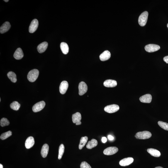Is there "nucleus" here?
I'll use <instances>...</instances> for the list:
<instances>
[{
  "label": "nucleus",
  "instance_id": "f257e3e1",
  "mask_svg": "<svg viewBox=\"0 0 168 168\" xmlns=\"http://www.w3.org/2000/svg\"><path fill=\"white\" fill-rule=\"evenodd\" d=\"M39 75V71L37 69H34L29 72L27 76L28 80L30 82H33L36 80Z\"/></svg>",
  "mask_w": 168,
  "mask_h": 168
},
{
  "label": "nucleus",
  "instance_id": "f03ea898",
  "mask_svg": "<svg viewBox=\"0 0 168 168\" xmlns=\"http://www.w3.org/2000/svg\"><path fill=\"white\" fill-rule=\"evenodd\" d=\"M152 136V134L150 132L145 131L142 132H139L137 133L135 136L137 139L141 140H145L150 138Z\"/></svg>",
  "mask_w": 168,
  "mask_h": 168
},
{
  "label": "nucleus",
  "instance_id": "7ed1b4c3",
  "mask_svg": "<svg viewBox=\"0 0 168 168\" xmlns=\"http://www.w3.org/2000/svg\"><path fill=\"white\" fill-rule=\"evenodd\" d=\"M149 13L147 11L143 12L139 16L138 23L140 26L143 27L146 24L148 18Z\"/></svg>",
  "mask_w": 168,
  "mask_h": 168
},
{
  "label": "nucleus",
  "instance_id": "20e7f679",
  "mask_svg": "<svg viewBox=\"0 0 168 168\" xmlns=\"http://www.w3.org/2000/svg\"><path fill=\"white\" fill-rule=\"evenodd\" d=\"M119 106L118 105L113 104L106 106L104 110L107 113H112L118 111L119 110Z\"/></svg>",
  "mask_w": 168,
  "mask_h": 168
},
{
  "label": "nucleus",
  "instance_id": "39448f33",
  "mask_svg": "<svg viewBox=\"0 0 168 168\" xmlns=\"http://www.w3.org/2000/svg\"><path fill=\"white\" fill-rule=\"evenodd\" d=\"M160 48L159 45L154 44H150L146 45L145 49L146 51L149 52H153L158 50Z\"/></svg>",
  "mask_w": 168,
  "mask_h": 168
},
{
  "label": "nucleus",
  "instance_id": "423d86ee",
  "mask_svg": "<svg viewBox=\"0 0 168 168\" xmlns=\"http://www.w3.org/2000/svg\"><path fill=\"white\" fill-rule=\"evenodd\" d=\"M45 103L43 101H42L36 103L33 106V111L35 113H37L43 109L45 106Z\"/></svg>",
  "mask_w": 168,
  "mask_h": 168
},
{
  "label": "nucleus",
  "instance_id": "0eeeda50",
  "mask_svg": "<svg viewBox=\"0 0 168 168\" xmlns=\"http://www.w3.org/2000/svg\"><path fill=\"white\" fill-rule=\"evenodd\" d=\"M118 151V147H110L105 149L103 151V153L105 155H111L116 153Z\"/></svg>",
  "mask_w": 168,
  "mask_h": 168
},
{
  "label": "nucleus",
  "instance_id": "6e6552de",
  "mask_svg": "<svg viewBox=\"0 0 168 168\" xmlns=\"http://www.w3.org/2000/svg\"><path fill=\"white\" fill-rule=\"evenodd\" d=\"M39 23L38 20L35 19H34L31 22L30 25L29 31L30 33H33L37 30L38 26Z\"/></svg>",
  "mask_w": 168,
  "mask_h": 168
},
{
  "label": "nucleus",
  "instance_id": "1a4fd4ad",
  "mask_svg": "<svg viewBox=\"0 0 168 168\" xmlns=\"http://www.w3.org/2000/svg\"><path fill=\"white\" fill-rule=\"evenodd\" d=\"M79 94L82 96L87 92L88 86L86 83L84 82H81L79 83Z\"/></svg>",
  "mask_w": 168,
  "mask_h": 168
},
{
  "label": "nucleus",
  "instance_id": "9d476101",
  "mask_svg": "<svg viewBox=\"0 0 168 168\" xmlns=\"http://www.w3.org/2000/svg\"><path fill=\"white\" fill-rule=\"evenodd\" d=\"M133 161L134 159L132 157L125 158L120 161L119 164L122 166H127L131 164Z\"/></svg>",
  "mask_w": 168,
  "mask_h": 168
},
{
  "label": "nucleus",
  "instance_id": "9b49d317",
  "mask_svg": "<svg viewBox=\"0 0 168 168\" xmlns=\"http://www.w3.org/2000/svg\"><path fill=\"white\" fill-rule=\"evenodd\" d=\"M69 84L67 81H64L61 83L59 90L61 94H64L67 92Z\"/></svg>",
  "mask_w": 168,
  "mask_h": 168
},
{
  "label": "nucleus",
  "instance_id": "f8f14e48",
  "mask_svg": "<svg viewBox=\"0 0 168 168\" xmlns=\"http://www.w3.org/2000/svg\"><path fill=\"white\" fill-rule=\"evenodd\" d=\"M11 25L8 22H6L2 25L0 28V33L3 34L6 33L11 28Z\"/></svg>",
  "mask_w": 168,
  "mask_h": 168
},
{
  "label": "nucleus",
  "instance_id": "ddd939ff",
  "mask_svg": "<svg viewBox=\"0 0 168 168\" xmlns=\"http://www.w3.org/2000/svg\"><path fill=\"white\" fill-rule=\"evenodd\" d=\"M105 87L108 88H113L115 87L117 85V83L116 80L111 79H108L105 81L103 83Z\"/></svg>",
  "mask_w": 168,
  "mask_h": 168
},
{
  "label": "nucleus",
  "instance_id": "4468645a",
  "mask_svg": "<svg viewBox=\"0 0 168 168\" xmlns=\"http://www.w3.org/2000/svg\"><path fill=\"white\" fill-rule=\"evenodd\" d=\"M34 143V140L33 137L32 136L28 137L25 142V147L27 149H29L33 146Z\"/></svg>",
  "mask_w": 168,
  "mask_h": 168
},
{
  "label": "nucleus",
  "instance_id": "2eb2a0df",
  "mask_svg": "<svg viewBox=\"0 0 168 168\" xmlns=\"http://www.w3.org/2000/svg\"><path fill=\"white\" fill-rule=\"evenodd\" d=\"M141 102L145 103H150L152 100V96L150 94H146L142 96L140 98Z\"/></svg>",
  "mask_w": 168,
  "mask_h": 168
},
{
  "label": "nucleus",
  "instance_id": "dca6fc26",
  "mask_svg": "<svg viewBox=\"0 0 168 168\" xmlns=\"http://www.w3.org/2000/svg\"><path fill=\"white\" fill-rule=\"evenodd\" d=\"M48 46V43L47 42H44L40 43L37 47V50L40 53L44 52Z\"/></svg>",
  "mask_w": 168,
  "mask_h": 168
},
{
  "label": "nucleus",
  "instance_id": "f3484780",
  "mask_svg": "<svg viewBox=\"0 0 168 168\" xmlns=\"http://www.w3.org/2000/svg\"><path fill=\"white\" fill-rule=\"evenodd\" d=\"M24 54L22 49L19 48L15 51L13 57L14 58L17 60H19L23 58Z\"/></svg>",
  "mask_w": 168,
  "mask_h": 168
},
{
  "label": "nucleus",
  "instance_id": "a211bd4d",
  "mask_svg": "<svg viewBox=\"0 0 168 168\" xmlns=\"http://www.w3.org/2000/svg\"><path fill=\"white\" fill-rule=\"evenodd\" d=\"M111 54L108 50L105 51L100 56V59L102 61H105L109 60L111 57Z\"/></svg>",
  "mask_w": 168,
  "mask_h": 168
},
{
  "label": "nucleus",
  "instance_id": "6ab92c4d",
  "mask_svg": "<svg viewBox=\"0 0 168 168\" xmlns=\"http://www.w3.org/2000/svg\"><path fill=\"white\" fill-rule=\"evenodd\" d=\"M147 151L152 156L159 157L161 156L160 152L157 149L152 148L148 149H147Z\"/></svg>",
  "mask_w": 168,
  "mask_h": 168
},
{
  "label": "nucleus",
  "instance_id": "aec40b11",
  "mask_svg": "<svg viewBox=\"0 0 168 168\" xmlns=\"http://www.w3.org/2000/svg\"><path fill=\"white\" fill-rule=\"evenodd\" d=\"M49 146L47 144H45L42 146L41 151L42 156L44 158L46 157L48 153Z\"/></svg>",
  "mask_w": 168,
  "mask_h": 168
},
{
  "label": "nucleus",
  "instance_id": "412c9836",
  "mask_svg": "<svg viewBox=\"0 0 168 168\" xmlns=\"http://www.w3.org/2000/svg\"><path fill=\"white\" fill-rule=\"evenodd\" d=\"M82 119V117L81 114L79 112L73 114L72 116V119L73 123H76L81 122Z\"/></svg>",
  "mask_w": 168,
  "mask_h": 168
},
{
  "label": "nucleus",
  "instance_id": "4be33fe9",
  "mask_svg": "<svg viewBox=\"0 0 168 168\" xmlns=\"http://www.w3.org/2000/svg\"><path fill=\"white\" fill-rule=\"evenodd\" d=\"M61 50L63 53L65 55L67 54L69 52V47L68 45L65 42H62L60 45Z\"/></svg>",
  "mask_w": 168,
  "mask_h": 168
},
{
  "label": "nucleus",
  "instance_id": "5701e85b",
  "mask_svg": "<svg viewBox=\"0 0 168 168\" xmlns=\"http://www.w3.org/2000/svg\"><path fill=\"white\" fill-rule=\"evenodd\" d=\"M98 144L97 141L95 139H93L91 141H90L86 145V148L88 149H91L96 146Z\"/></svg>",
  "mask_w": 168,
  "mask_h": 168
},
{
  "label": "nucleus",
  "instance_id": "b1692460",
  "mask_svg": "<svg viewBox=\"0 0 168 168\" xmlns=\"http://www.w3.org/2000/svg\"><path fill=\"white\" fill-rule=\"evenodd\" d=\"M88 139L87 136L83 137L81 138L79 145V149H82L84 146L88 141Z\"/></svg>",
  "mask_w": 168,
  "mask_h": 168
},
{
  "label": "nucleus",
  "instance_id": "393cba45",
  "mask_svg": "<svg viewBox=\"0 0 168 168\" xmlns=\"http://www.w3.org/2000/svg\"><path fill=\"white\" fill-rule=\"evenodd\" d=\"M8 77L12 82L16 83L17 81L16 75L14 73L10 71L7 74Z\"/></svg>",
  "mask_w": 168,
  "mask_h": 168
},
{
  "label": "nucleus",
  "instance_id": "a878e982",
  "mask_svg": "<svg viewBox=\"0 0 168 168\" xmlns=\"http://www.w3.org/2000/svg\"><path fill=\"white\" fill-rule=\"evenodd\" d=\"M11 108L12 109L15 110V111H18L20 108V105L18 102L14 101L11 103L10 105Z\"/></svg>",
  "mask_w": 168,
  "mask_h": 168
},
{
  "label": "nucleus",
  "instance_id": "bb28decb",
  "mask_svg": "<svg viewBox=\"0 0 168 168\" xmlns=\"http://www.w3.org/2000/svg\"><path fill=\"white\" fill-rule=\"evenodd\" d=\"M64 147L63 144H61L59 147V155L58 158L60 159L62 158L63 155L64 153Z\"/></svg>",
  "mask_w": 168,
  "mask_h": 168
},
{
  "label": "nucleus",
  "instance_id": "cd10ccee",
  "mask_svg": "<svg viewBox=\"0 0 168 168\" xmlns=\"http://www.w3.org/2000/svg\"><path fill=\"white\" fill-rule=\"evenodd\" d=\"M12 135V132L11 131L5 132L3 133L1 136V139L2 140H6V139L11 136Z\"/></svg>",
  "mask_w": 168,
  "mask_h": 168
},
{
  "label": "nucleus",
  "instance_id": "c85d7f7f",
  "mask_svg": "<svg viewBox=\"0 0 168 168\" xmlns=\"http://www.w3.org/2000/svg\"><path fill=\"white\" fill-rule=\"evenodd\" d=\"M158 124L161 128L164 130L168 131V124L162 121H159Z\"/></svg>",
  "mask_w": 168,
  "mask_h": 168
},
{
  "label": "nucleus",
  "instance_id": "c756f323",
  "mask_svg": "<svg viewBox=\"0 0 168 168\" xmlns=\"http://www.w3.org/2000/svg\"><path fill=\"white\" fill-rule=\"evenodd\" d=\"M0 123H1V125L2 127H4L9 125V122L7 119L4 118L2 119L1 120Z\"/></svg>",
  "mask_w": 168,
  "mask_h": 168
},
{
  "label": "nucleus",
  "instance_id": "7c9ffc66",
  "mask_svg": "<svg viewBox=\"0 0 168 168\" xmlns=\"http://www.w3.org/2000/svg\"><path fill=\"white\" fill-rule=\"evenodd\" d=\"M80 168H91V166L87 162L84 161L80 164Z\"/></svg>",
  "mask_w": 168,
  "mask_h": 168
},
{
  "label": "nucleus",
  "instance_id": "2f4dec72",
  "mask_svg": "<svg viewBox=\"0 0 168 168\" xmlns=\"http://www.w3.org/2000/svg\"><path fill=\"white\" fill-rule=\"evenodd\" d=\"M101 141L103 143H105L106 142L107 140L106 137H104L102 138Z\"/></svg>",
  "mask_w": 168,
  "mask_h": 168
},
{
  "label": "nucleus",
  "instance_id": "473e14b6",
  "mask_svg": "<svg viewBox=\"0 0 168 168\" xmlns=\"http://www.w3.org/2000/svg\"><path fill=\"white\" fill-rule=\"evenodd\" d=\"M164 60L167 64H168V56H166L164 58Z\"/></svg>",
  "mask_w": 168,
  "mask_h": 168
},
{
  "label": "nucleus",
  "instance_id": "72a5a7b5",
  "mask_svg": "<svg viewBox=\"0 0 168 168\" xmlns=\"http://www.w3.org/2000/svg\"><path fill=\"white\" fill-rule=\"evenodd\" d=\"M108 138L109 140H113L114 139V137L111 135H109L108 136Z\"/></svg>",
  "mask_w": 168,
  "mask_h": 168
},
{
  "label": "nucleus",
  "instance_id": "f704fd0d",
  "mask_svg": "<svg viewBox=\"0 0 168 168\" xmlns=\"http://www.w3.org/2000/svg\"><path fill=\"white\" fill-rule=\"evenodd\" d=\"M3 166L1 164H0V168H3Z\"/></svg>",
  "mask_w": 168,
  "mask_h": 168
},
{
  "label": "nucleus",
  "instance_id": "c9c22d12",
  "mask_svg": "<svg viewBox=\"0 0 168 168\" xmlns=\"http://www.w3.org/2000/svg\"><path fill=\"white\" fill-rule=\"evenodd\" d=\"M155 168H164L161 167H156Z\"/></svg>",
  "mask_w": 168,
  "mask_h": 168
},
{
  "label": "nucleus",
  "instance_id": "e433bc0d",
  "mask_svg": "<svg viewBox=\"0 0 168 168\" xmlns=\"http://www.w3.org/2000/svg\"><path fill=\"white\" fill-rule=\"evenodd\" d=\"M4 1L6 2H8L9 1H8H8H6V0H4Z\"/></svg>",
  "mask_w": 168,
  "mask_h": 168
},
{
  "label": "nucleus",
  "instance_id": "4c0bfd02",
  "mask_svg": "<svg viewBox=\"0 0 168 168\" xmlns=\"http://www.w3.org/2000/svg\"><path fill=\"white\" fill-rule=\"evenodd\" d=\"M167 28H168V23L167 24Z\"/></svg>",
  "mask_w": 168,
  "mask_h": 168
}]
</instances>
